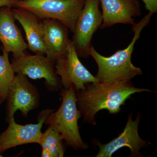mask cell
I'll return each instance as SVG.
<instances>
[{
	"label": "cell",
	"mask_w": 157,
	"mask_h": 157,
	"mask_svg": "<svg viewBox=\"0 0 157 157\" xmlns=\"http://www.w3.org/2000/svg\"><path fill=\"white\" fill-rule=\"evenodd\" d=\"M100 4V0H86L76 20L72 41L79 57L89 56L93 35L102 24Z\"/></svg>",
	"instance_id": "cell-5"
},
{
	"label": "cell",
	"mask_w": 157,
	"mask_h": 157,
	"mask_svg": "<svg viewBox=\"0 0 157 157\" xmlns=\"http://www.w3.org/2000/svg\"><path fill=\"white\" fill-rule=\"evenodd\" d=\"M6 101V121L8 123L17 110L27 117L29 113L38 108L40 94L27 76L17 74L10 85Z\"/></svg>",
	"instance_id": "cell-7"
},
{
	"label": "cell",
	"mask_w": 157,
	"mask_h": 157,
	"mask_svg": "<svg viewBox=\"0 0 157 157\" xmlns=\"http://www.w3.org/2000/svg\"><path fill=\"white\" fill-rule=\"evenodd\" d=\"M14 73L23 74L33 79H45V85L51 92L61 89L62 85L59 76L56 73L55 64L51 63L45 55L27 53L12 60Z\"/></svg>",
	"instance_id": "cell-8"
},
{
	"label": "cell",
	"mask_w": 157,
	"mask_h": 157,
	"mask_svg": "<svg viewBox=\"0 0 157 157\" xmlns=\"http://www.w3.org/2000/svg\"><path fill=\"white\" fill-rule=\"evenodd\" d=\"M61 135L53 127L49 125L42 135L39 144L42 147L41 157H63L65 151Z\"/></svg>",
	"instance_id": "cell-15"
},
{
	"label": "cell",
	"mask_w": 157,
	"mask_h": 157,
	"mask_svg": "<svg viewBox=\"0 0 157 157\" xmlns=\"http://www.w3.org/2000/svg\"><path fill=\"white\" fill-rule=\"evenodd\" d=\"M57 75L60 77L64 88L74 86L76 91L84 89L90 83L99 82L80 62L72 40L69 39L64 54L57 60L55 64Z\"/></svg>",
	"instance_id": "cell-6"
},
{
	"label": "cell",
	"mask_w": 157,
	"mask_h": 157,
	"mask_svg": "<svg viewBox=\"0 0 157 157\" xmlns=\"http://www.w3.org/2000/svg\"><path fill=\"white\" fill-rule=\"evenodd\" d=\"M147 10L154 13L157 12V0H142Z\"/></svg>",
	"instance_id": "cell-17"
},
{
	"label": "cell",
	"mask_w": 157,
	"mask_h": 157,
	"mask_svg": "<svg viewBox=\"0 0 157 157\" xmlns=\"http://www.w3.org/2000/svg\"><path fill=\"white\" fill-rule=\"evenodd\" d=\"M2 50L0 55V94L6 101L10 85L15 77V73L9 60V54Z\"/></svg>",
	"instance_id": "cell-16"
},
{
	"label": "cell",
	"mask_w": 157,
	"mask_h": 157,
	"mask_svg": "<svg viewBox=\"0 0 157 157\" xmlns=\"http://www.w3.org/2000/svg\"><path fill=\"white\" fill-rule=\"evenodd\" d=\"M42 31L45 56L55 64L66 52L70 30L57 20L45 18L42 20Z\"/></svg>",
	"instance_id": "cell-12"
},
{
	"label": "cell",
	"mask_w": 157,
	"mask_h": 157,
	"mask_svg": "<svg viewBox=\"0 0 157 157\" xmlns=\"http://www.w3.org/2000/svg\"><path fill=\"white\" fill-rule=\"evenodd\" d=\"M153 14L149 11L148 14L140 22L132 25V31L134 32V36L132 42L126 48L117 51L111 56L101 55L92 46L89 55L98 65V73L95 76L99 82L131 80L135 76L142 75L140 68L132 64V56L135 43L140 38L141 31L147 25Z\"/></svg>",
	"instance_id": "cell-2"
},
{
	"label": "cell",
	"mask_w": 157,
	"mask_h": 157,
	"mask_svg": "<svg viewBox=\"0 0 157 157\" xmlns=\"http://www.w3.org/2000/svg\"><path fill=\"white\" fill-rule=\"evenodd\" d=\"M14 19L22 27L27 41L28 48L37 54L45 55L42 31V20L33 12L21 8L12 9Z\"/></svg>",
	"instance_id": "cell-14"
},
{
	"label": "cell",
	"mask_w": 157,
	"mask_h": 157,
	"mask_svg": "<svg viewBox=\"0 0 157 157\" xmlns=\"http://www.w3.org/2000/svg\"><path fill=\"white\" fill-rule=\"evenodd\" d=\"M86 0H17L14 8L25 9L41 19L57 20L73 33Z\"/></svg>",
	"instance_id": "cell-4"
},
{
	"label": "cell",
	"mask_w": 157,
	"mask_h": 157,
	"mask_svg": "<svg viewBox=\"0 0 157 157\" xmlns=\"http://www.w3.org/2000/svg\"><path fill=\"white\" fill-rule=\"evenodd\" d=\"M0 41L3 50L12 52L13 58L20 57L28 53L27 44L23 37L21 31L15 23L11 8H0Z\"/></svg>",
	"instance_id": "cell-13"
},
{
	"label": "cell",
	"mask_w": 157,
	"mask_h": 157,
	"mask_svg": "<svg viewBox=\"0 0 157 157\" xmlns=\"http://www.w3.org/2000/svg\"><path fill=\"white\" fill-rule=\"evenodd\" d=\"M141 117L137 113L135 121L132 119V114L128 116L126 125L123 131L113 140L106 144L98 142L99 151L96 157H111L119 149L127 147L131 150V157H140V149L147 145L148 141L144 140L139 136L138 130Z\"/></svg>",
	"instance_id": "cell-10"
},
{
	"label": "cell",
	"mask_w": 157,
	"mask_h": 157,
	"mask_svg": "<svg viewBox=\"0 0 157 157\" xmlns=\"http://www.w3.org/2000/svg\"><path fill=\"white\" fill-rule=\"evenodd\" d=\"M5 100H4V98H3V97H2V96L1 95V94H0V105H1L3 102L5 101Z\"/></svg>",
	"instance_id": "cell-19"
},
{
	"label": "cell",
	"mask_w": 157,
	"mask_h": 157,
	"mask_svg": "<svg viewBox=\"0 0 157 157\" xmlns=\"http://www.w3.org/2000/svg\"><path fill=\"white\" fill-rule=\"evenodd\" d=\"M17 1V0H0V8L3 7L14 8Z\"/></svg>",
	"instance_id": "cell-18"
},
{
	"label": "cell",
	"mask_w": 157,
	"mask_h": 157,
	"mask_svg": "<svg viewBox=\"0 0 157 157\" xmlns=\"http://www.w3.org/2000/svg\"><path fill=\"white\" fill-rule=\"evenodd\" d=\"M54 109H46L40 112L37 124H19L12 118L8 122L9 126L0 134V155L10 148L31 143H39L42 135V126L47 117Z\"/></svg>",
	"instance_id": "cell-9"
},
{
	"label": "cell",
	"mask_w": 157,
	"mask_h": 157,
	"mask_svg": "<svg viewBox=\"0 0 157 157\" xmlns=\"http://www.w3.org/2000/svg\"><path fill=\"white\" fill-rule=\"evenodd\" d=\"M103 21L101 29L117 24L132 25L135 17L141 14L138 0H100Z\"/></svg>",
	"instance_id": "cell-11"
},
{
	"label": "cell",
	"mask_w": 157,
	"mask_h": 157,
	"mask_svg": "<svg viewBox=\"0 0 157 157\" xmlns=\"http://www.w3.org/2000/svg\"><path fill=\"white\" fill-rule=\"evenodd\" d=\"M60 95L62 103L59 108L48 116L44 124L53 127L67 144L75 150L86 149L87 144L82 139L79 132L78 121L81 115L77 108L74 86L61 89Z\"/></svg>",
	"instance_id": "cell-3"
},
{
	"label": "cell",
	"mask_w": 157,
	"mask_h": 157,
	"mask_svg": "<svg viewBox=\"0 0 157 157\" xmlns=\"http://www.w3.org/2000/svg\"><path fill=\"white\" fill-rule=\"evenodd\" d=\"M142 92L151 90L135 87L131 80L90 83L84 89L76 91V104L85 122L96 125L98 111L107 109L109 114H117L132 94Z\"/></svg>",
	"instance_id": "cell-1"
}]
</instances>
